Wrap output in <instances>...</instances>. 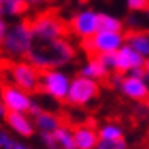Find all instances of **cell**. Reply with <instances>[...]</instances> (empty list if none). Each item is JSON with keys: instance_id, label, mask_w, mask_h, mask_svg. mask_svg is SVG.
Returning a JSON list of instances; mask_svg holds the SVG:
<instances>
[{"instance_id": "obj_1", "label": "cell", "mask_w": 149, "mask_h": 149, "mask_svg": "<svg viewBox=\"0 0 149 149\" xmlns=\"http://www.w3.org/2000/svg\"><path fill=\"white\" fill-rule=\"evenodd\" d=\"M75 57V48L67 38L54 41H36L26 59L43 72L48 69H62Z\"/></svg>"}, {"instance_id": "obj_2", "label": "cell", "mask_w": 149, "mask_h": 149, "mask_svg": "<svg viewBox=\"0 0 149 149\" xmlns=\"http://www.w3.org/2000/svg\"><path fill=\"white\" fill-rule=\"evenodd\" d=\"M35 44V36L31 31V25L26 20H20L8 25V30L3 36V41L0 44V49L5 56L20 59L26 57Z\"/></svg>"}, {"instance_id": "obj_3", "label": "cell", "mask_w": 149, "mask_h": 149, "mask_svg": "<svg viewBox=\"0 0 149 149\" xmlns=\"http://www.w3.org/2000/svg\"><path fill=\"white\" fill-rule=\"evenodd\" d=\"M108 82L123 97H126L133 102L146 103L149 100V82L146 80V77H131V75L113 72V74H110Z\"/></svg>"}, {"instance_id": "obj_4", "label": "cell", "mask_w": 149, "mask_h": 149, "mask_svg": "<svg viewBox=\"0 0 149 149\" xmlns=\"http://www.w3.org/2000/svg\"><path fill=\"white\" fill-rule=\"evenodd\" d=\"M36 41H54L67 38V25L53 13H40L30 22Z\"/></svg>"}, {"instance_id": "obj_5", "label": "cell", "mask_w": 149, "mask_h": 149, "mask_svg": "<svg viewBox=\"0 0 149 149\" xmlns=\"http://www.w3.org/2000/svg\"><path fill=\"white\" fill-rule=\"evenodd\" d=\"M103 64L110 69V72H118V74H128L130 70L144 67L146 59L141 54H138L131 46H121L116 53L111 54H102L98 56Z\"/></svg>"}, {"instance_id": "obj_6", "label": "cell", "mask_w": 149, "mask_h": 149, "mask_svg": "<svg viewBox=\"0 0 149 149\" xmlns=\"http://www.w3.org/2000/svg\"><path fill=\"white\" fill-rule=\"evenodd\" d=\"M72 79L62 69H48L40 75V92L54 100L66 102Z\"/></svg>"}, {"instance_id": "obj_7", "label": "cell", "mask_w": 149, "mask_h": 149, "mask_svg": "<svg viewBox=\"0 0 149 149\" xmlns=\"http://www.w3.org/2000/svg\"><path fill=\"white\" fill-rule=\"evenodd\" d=\"M125 44H126V36L123 33H105V31H98L92 38L80 41L82 49L88 56H102V54L116 53Z\"/></svg>"}, {"instance_id": "obj_8", "label": "cell", "mask_w": 149, "mask_h": 149, "mask_svg": "<svg viewBox=\"0 0 149 149\" xmlns=\"http://www.w3.org/2000/svg\"><path fill=\"white\" fill-rule=\"evenodd\" d=\"M98 95H100V82L87 79L84 75H75L72 77L66 102L72 107H87L95 102Z\"/></svg>"}, {"instance_id": "obj_9", "label": "cell", "mask_w": 149, "mask_h": 149, "mask_svg": "<svg viewBox=\"0 0 149 149\" xmlns=\"http://www.w3.org/2000/svg\"><path fill=\"white\" fill-rule=\"evenodd\" d=\"M8 74H10L12 84L20 87L22 90H25L28 93L40 92L41 72L33 64H30L28 61H17L15 64H12Z\"/></svg>"}, {"instance_id": "obj_10", "label": "cell", "mask_w": 149, "mask_h": 149, "mask_svg": "<svg viewBox=\"0 0 149 149\" xmlns=\"http://www.w3.org/2000/svg\"><path fill=\"white\" fill-rule=\"evenodd\" d=\"M98 13L92 8H84L75 12L69 20V28L74 33L75 38L85 41L98 33Z\"/></svg>"}, {"instance_id": "obj_11", "label": "cell", "mask_w": 149, "mask_h": 149, "mask_svg": "<svg viewBox=\"0 0 149 149\" xmlns=\"http://www.w3.org/2000/svg\"><path fill=\"white\" fill-rule=\"evenodd\" d=\"M0 98L3 102L7 111H15V113H28L35 103L33 95L25 90H22L20 87L10 84V85H3L0 88Z\"/></svg>"}, {"instance_id": "obj_12", "label": "cell", "mask_w": 149, "mask_h": 149, "mask_svg": "<svg viewBox=\"0 0 149 149\" xmlns=\"http://www.w3.org/2000/svg\"><path fill=\"white\" fill-rule=\"evenodd\" d=\"M3 123L7 125L10 131L13 134L20 136V138H31L36 133L35 123L28 113H15V111H8L5 115Z\"/></svg>"}, {"instance_id": "obj_13", "label": "cell", "mask_w": 149, "mask_h": 149, "mask_svg": "<svg viewBox=\"0 0 149 149\" xmlns=\"http://www.w3.org/2000/svg\"><path fill=\"white\" fill-rule=\"evenodd\" d=\"M74 141L77 149H97L100 138L92 125H79L74 128Z\"/></svg>"}, {"instance_id": "obj_14", "label": "cell", "mask_w": 149, "mask_h": 149, "mask_svg": "<svg viewBox=\"0 0 149 149\" xmlns=\"http://www.w3.org/2000/svg\"><path fill=\"white\" fill-rule=\"evenodd\" d=\"M110 74H111L110 69L98 59V56H90L88 61H85V64H82L79 69V75H84V77L97 80V82L108 79Z\"/></svg>"}, {"instance_id": "obj_15", "label": "cell", "mask_w": 149, "mask_h": 149, "mask_svg": "<svg viewBox=\"0 0 149 149\" xmlns=\"http://www.w3.org/2000/svg\"><path fill=\"white\" fill-rule=\"evenodd\" d=\"M33 123H35V128H36V133H49V134H53L56 131L57 128L62 125L61 118L57 116L56 113L53 111H41L40 115H36L35 118H33Z\"/></svg>"}, {"instance_id": "obj_16", "label": "cell", "mask_w": 149, "mask_h": 149, "mask_svg": "<svg viewBox=\"0 0 149 149\" xmlns=\"http://www.w3.org/2000/svg\"><path fill=\"white\" fill-rule=\"evenodd\" d=\"M126 36V44L131 46L138 54L148 59L149 57V31H141V30H134V31H128Z\"/></svg>"}, {"instance_id": "obj_17", "label": "cell", "mask_w": 149, "mask_h": 149, "mask_svg": "<svg viewBox=\"0 0 149 149\" xmlns=\"http://www.w3.org/2000/svg\"><path fill=\"white\" fill-rule=\"evenodd\" d=\"M30 10L26 0H0V17L2 18H18Z\"/></svg>"}, {"instance_id": "obj_18", "label": "cell", "mask_w": 149, "mask_h": 149, "mask_svg": "<svg viewBox=\"0 0 149 149\" xmlns=\"http://www.w3.org/2000/svg\"><path fill=\"white\" fill-rule=\"evenodd\" d=\"M125 23L118 17L110 13H98V31L105 33H123Z\"/></svg>"}, {"instance_id": "obj_19", "label": "cell", "mask_w": 149, "mask_h": 149, "mask_svg": "<svg viewBox=\"0 0 149 149\" xmlns=\"http://www.w3.org/2000/svg\"><path fill=\"white\" fill-rule=\"evenodd\" d=\"M53 134L59 149H77L75 148V141H74V130L69 128L67 125H61Z\"/></svg>"}, {"instance_id": "obj_20", "label": "cell", "mask_w": 149, "mask_h": 149, "mask_svg": "<svg viewBox=\"0 0 149 149\" xmlns=\"http://www.w3.org/2000/svg\"><path fill=\"white\" fill-rule=\"evenodd\" d=\"M98 138L100 141H116L125 138V130L118 123H105L98 128Z\"/></svg>"}, {"instance_id": "obj_21", "label": "cell", "mask_w": 149, "mask_h": 149, "mask_svg": "<svg viewBox=\"0 0 149 149\" xmlns=\"http://www.w3.org/2000/svg\"><path fill=\"white\" fill-rule=\"evenodd\" d=\"M97 149H128V141L116 139V141H98Z\"/></svg>"}, {"instance_id": "obj_22", "label": "cell", "mask_w": 149, "mask_h": 149, "mask_svg": "<svg viewBox=\"0 0 149 149\" xmlns=\"http://www.w3.org/2000/svg\"><path fill=\"white\" fill-rule=\"evenodd\" d=\"M149 0H126V7L130 12L133 13H139V12H144L148 8Z\"/></svg>"}, {"instance_id": "obj_23", "label": "cell", "mask_w": 149, "mask_h": 149, "mask_svg": "<svg viewBox=\"0 0 149 149\" xmlns=\"http://www.w3.org/2000/svg\"><path fill=\"white\" fill-rule=\"evenodd\" d=\"M40 141H41V144H43L46 149H59L56 139H54V134L43 133V134H40Z\"/></svg>"}, {"instance_id": "obj_24", "label": "cell", "mask_w": 149, "mask_h": 149, "mask_svg": "<svg viewBox=\"0 0 149 149\" xmlns=\"http://www.w3.org/2000/svg\"><path fill=\"white\" fill-rule=\"evenodd\" d=\"M139 25H141V20H139V17H138V13H131V15H128L126 20H125V26L130 28V31L139 30Z\"/></svg>"}, {"instance_id": "obj_25", "label": "cell", "mask_w": 149, "mask_h": 149, "mask_svg": "<svg viewBox=\"0 0 149 149\" xmlns=\"http://www.w3.org/2000/svg\"><path fill=\"white\" fill-rule=\"evenodd\" d=\"M12 139H13V136L10 134L5 128L0 126V149H7V146L12 143Z\"/></svg>"}, {"instance_id": "obj_26", "label": "cell", "mask_w": 149, "mask_h": 149, "mask_svg": "<svg viewBox=\"0 0 149 149\" xmlns=\"http://www.w3.org/2000/svg\"><path fill=\"white\" fill-rule=\"evenodd\" d=\"M134 113H136V116H139V118H146V116H149L148 105H146V103H139V107H136L134 108Z\"/></svg>"}, {"instance_id": "obj_27", "label": "cell", "mask_w": 149, "mask_h": 149, "mask_svg": "<svg viewBox=\"0 0 149 149\" xmlns=\"http://www.w3.org/2000/svg\"><path fill=\"white\" fill-rule=\"evenodd\" d=\"M7 30H8V23H7L5 18L0 17V44L3 41V36H5V33H7Z\"/></svg>"}, {"instance_id": "obj_28", "label": "cell", "mask_w": 149, "mask_h": 149, "mask_svg": "<svg viewBox=\"0 0 149 149\" xmlns=\"http://www.w3.org/2000/svg\"><path fill=\"white\" fill-rule=\"evenodd\" d=\"M41 111H44L43 107L40 105V102H36V100H35V103H33V107H31V110H30V115L33 116V118H35L36 115H40Z\"/></svg>"}, {"instance_id": "obj_29", "label": "cell", "mask_w": 149, "mask_h": 149, "mask_svg": "<svg viewBox=\"0 0 149 149\" xmlns=\"http://www.w3.org/2000/svg\"><path fill=\"white\" fill-rule=\"evenodd\" d=\"M125 75H131V77H146V72H144V67H138V69L130 70V72L125 74Z\"/></svg>"}, {"instance_id": "obj_30", "label": "cell", "mask_w": 149, "mask_h": 149, "mask_svg": "<svg viewBox=\"0 0 149 149\" xmlns=\"http://www.w3.org/2000/svg\"><path fill=\"white\" fill-rule=\"evenodd\" d=\"M7 113H8V111H7V108H5V105H3V102H2V98H0V118L3 120Z\"/></svg>"}, {"instance_id": "obj_31", "label": "cell", "mask_w": 149, "mask_h": 149, "mask_svg": "<svg viewBox=\"0 0 149 149\" xmlns=\"http://www.w3.org/2000/svg\"><path fill=\"white\" fill-rule=\"evenodd\" d=\"M28 2V5H30V7H38V5H41L44 2V0H26Z\"/></svg>"}, {"instance_id": "obj_32", "label": "cell", "mask_w": 149, "mask_h": 149, "mask_svg": "<svg viewBox=\"0 0 149 149\" xmlns=\"http://www.w3.org/2000/svg\"><path fill=\"white\" fill-rule=\"evenodd\" d=\"M144 72H146V80L149 82V57L146 59V62H144Z\"/></svg>"}, {"instance_id": "obj_33", "label": "cell", "mask_w": 149, "mask_h": 149, "mask_svg": "<svg viewBox=\"0 0 149 149\" xmlns=\"http://www.w3.org/2000/svg\"><path fill=\"white\" fill-rule=\"evenodd\" d=\"M144 13H146V17H148V18H149V3H148V8H146V10H144Z\"/></svg>"}, {"instance_id": "obj_34", "label": "cell", "mask_w": 149, "mask_h": 149, "mask_svg": "<svg viewBox=\"0 0 149 149\" xmlns=\"http://www.w3.org/2000/svg\"><path fill=\"white\" fill-rule=\"evenodd\" d=\"M146 105H148V110H149V100H148V102H146Z\"/></svg>"}, {"instance_id": "obj_35", "label": "cell", "mask_w": 149, "mask_h": 149, "mask_svg": "<svg viewBox=\"0 0 149 149\" xmlns=\"http://www.w3.org/2000/svg\"><path fill=\"white\" fill-rule=\"evenodd\" d=\"M148 149H149V148H148Z\"/></svg>"}]
</instances>
